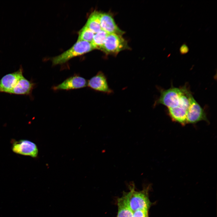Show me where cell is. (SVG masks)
Returning a JSON list of instances; mask_svg holds the SVG:
<instances>
[{
	"mask_svg": "<svg viewBox=\"0 0 217 217\" xmlns=\"http://www.w3.org/2000/svg\"><path fill=\"white\" fill-rule=\"evenodd\" d=\"M93 49L90 42L77 41L70 49L52 60L53 65L65 63L71 59L88 52Z\"/></svg>",
	"mask_w": 217,
	"mask_h": 217,
	"instance_id": "obj_1",
	"label": "cell"
},
{
	"mask_svg": "<svg viewBox=\"0 0 217 217\" xmlns=\"http://www.w3.org/2000/svg\"><path fill=\"white\" fill-rule=\"evenodd\" d=\"M186 87V86L180 88L173 87L167 90H161L160 96L155 102V105L162 104L168 109L178 106L181 102L182 96Z\"/></svg>",
	"mask_w": 217,
	"mask_h": 217,
	"instance_id": "obj_2",
	"label": "cell"
},
{
	"mask_svg": "<svg viewBox=\"0 0 217 217\" xmlns=\"http://www.w3.org/2000/svg\"><path fill=\"white\" fill-rule=\"evenodd\" d=\"M147 190L136 191L133 187L130 192L127 193L129 206L133 212L140 209L149 210L151 203Z\"/></svg>",
	"mask_w": 217,
	"mask_h": 217,
	"instance_id": "obj_3",
	"label": "cell"
},
{
	"mask_svg": "<svg viewBox=\"0 0 217 217\" xmlns=\"http://www.w3.org/2000/svg\"><path fill=\"white\" fill-rule=\"evenodd\" d=\"M122 36L108 33L102 51L107 54L116 55L122 51L129 49L127 41Z\"/></svg>",
	"mask_w": 217,
	"mask_h": 217,
	"instance_id": "obj_4",
	"label": "cell"
},
{
	"mask_svg": "<svg viewBox=\"0 0 217 217\" xmlns=\"http://www.w3.org/2000/svg\"><path fill=\"white\" fill-rule=\"evenodd\" d=\"M208 121L205 111L192 96L187 112V124H195L201 121Z\"/></svg>",
	"mask_w": 217,
	"mask_h": 217,
	"instance_id": "obj_5",
	"label": "cell"
},
{
	"mask_svg": "<svg viewBox=\"0 0 217 217\" xmlns=\"http://www.w3.org/2000/svg\"><path fill=\"white\" fill-rule=\"evenodd\" d=\"M12 150L16 153L33 157H36L38 154V149L36 144L26 140L14 141L12 145Z\"/></svg>",
	"mask_w": 217,
	"mask_h": 217,
	"instance_id": "obj_6",
	"label": "cell"
},
{
	"mask_svg": "<svg viewBox=\"0 0 217 217\" xmlns=\"http://www.w3.org/2000/svg\"><path fill=\"white\" fill-rule=\"evenodd\" d=\"M87 86L92 89L104 93L109 94L113 93L108 85L105 75L102 71L99 72L91 78L87 82Z\"/></svg>",
	"mask_w": 217,
	"mask_h": 217,
	"instance_id": "obj_7",
	"label": "cell"
},
{
	"mask_svg": "<svg viewBox=\"0 0 217 217\" xmlns=\"http://www.w3.org/2000/svg\"><path fill=\"white\" fill-rule=\"evenodd\" d=\"M21 66L17 71L5 75L0 80V92L9 93L23 75Z\"/></svg>",
	"mask_w": 217,
	"mask_h": 217,
	"instance_id": "obj_8",
	"label": "cell"
},
{
	"mask_svg": "<svg viewBox=\"0 0 217 217\" xmlns=\"http://www.w3.org/2000/svg\"><path fill=\"white\" fill-rule=\"evenodd\" d=\"M87 85V82L84 78L77 75L71 77L60 84L54 86L55 90H68L78 89L85 87Z\"/></svg>",
	"mask_w": 217,
	"mask_h": 217,
	"instance_id": "obj_9",
	"label": "cell"
},
{
	"mask_svg": "<svg viewBox=\"0 0 217 217\" xmlns=\"http://www.w3.org/2000/svg\"><path fill=\"white\" fill-rule=\"evenodd\" d=\"M100 23L102 30L108 33L122 35L124 33L118 27L113 17L108 13L100 12Z\"/></svg>",
	"mask_w": 217,
	"mask_h": 217,
	"instance_id": "obj_10",
	"label": "cell"
},
{
	"mask_svg": "<svg viewBox=\"0 0 217 217\" xmlns=\"http://www.w3.org/2000/svg\"><path fill=\"white\" fill-rule=\"evenodd\" d=\"M34 83L26 79L23 75L9 93L16 95H29L34 86Z\"/></svg>",
	"mask_w": 217,
	"mask_h": 217,
	"instance_id": "obj_11",
	"label": "cell"
},
{
	"mask_svg": "<svg viewBox=\"0 0 217 217\" xmlns=\"http://www.w3.org/2000/svg\"><path fill=\"white\" fill-rule=\"evenodd\" d=\"M118 206L117 217H133V212L129 206L127 193L118 199Z\"/></svg>",
	"mask_w": 217,
	"mask_h": 217,
	"instance_id": "obj_12",
	"label": "cell"
},
{
	"mask_svg": "<svg viewBox=\"0 0 217 217\" xmlns=\"http://www.w3.org/2000/svg\"><path fill=\"white\" fill-rule=\"evenodd\" d=\"M100 12L94 11L90 15L85 25L94 34L102 30L100 23Z\"/></svg>",
	"mask_w": 217,
	"mask_h": 217,
	"instance_id": "obj_13",
	"label": "cell"
},
{
	"mask_svg": "<svg viewBox=\"0 0 217 217\" xmlns=\"http://www.w3.org/2000/svg\"><path fill=\"white\" fill-rule=\"evenodd\" d=\"M108 34L102 30L95 34L90 42L93 49L102 51Z\"/></svg>",
	"mask_w": 217,
	"mask_h": 217,
	"instance_id": "obj_14",
	"label": "cell"
},
{
	"mask_svg": "<svg viewBox=\"0 0 217 217\" xmlns=\"http://www.w3.org/2000/svg\"><path fill=\"white\" fill-rule=\"evenodd\" d=\"M94 34L85 25L79 32L77 41H83L91 42Z\"/></svg>",
	"mask_w": 217,
	"mask_h": 217,
	"instance_id": "obj_15",
	"label": "cell"
},
{
	"mask_svg": "<svg viewBox=\"0 0 217 217\" xmlns=\"http://www.w3.org/2000/svg\"><path fill=\"white\" fill-rule=\"evenodd\" d=\"M148 210L145 209L136 210L133 212V217H149Z\"/></svg>",
	"mask_w": 217,
	"mask_h": 217,
	"instance_id": "obj_16",
	"label": "cell"
},
{
	"mask_svg": "<svg viewBox=\"0 0 217 217\" xmlns=\"http://www.w3.org/2000/svg\"><path fill=\"white\" fill-rule=\"evenodd\" d=\"M179 50L180 53L182 55H184L189 52V49L187 45L184 43L181 46Z\"/></svg>",
	"mask_w": 217,
	"mask_h": 217,
	"instance_id": "obj_17",
	"label": "cell"
}]
</instances>
